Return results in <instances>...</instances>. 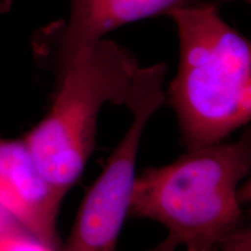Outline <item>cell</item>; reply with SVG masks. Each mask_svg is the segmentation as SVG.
I'll use <instances>...</instances> for the list:
<instances>
[{
	"label": "cell",
	"mask_w": 251,
	"mask_h": 251,
	"mask_svg": "<svg viewBox=\"0 0 251 251\" xmlns=\"http://www.w3.org/2000/svg\"><path fill=\"white\" fill-rule=\"evenodd\" d=\"M250 169L249 129L234 142L186 150L169 164L136 175L129 215L168 229L159 247L218 251L242 227L238 187Z\"/></svg>",
	"instance_id": "obj_1"
},
{
	"label": "cell",
	"mask_w": 251,
	"mask_h": 251,
	"mask_svg": "<svg viewBox=\"0 0 251 251\" xmlns=\"http://www.w3.org/2000/svg\"><path fill=\"white\" fill-rule=\"evenodd\" d=\"M177 25L179 65L166 96L186 150L224 142L251 119L250 42L197 1L168 13Z\"/></svg>",
	"instance_id": "obj_2"
},
{
	"label": "cell",
	"mask_w": 251,
	"mask_h": 251,
	"mask_svg": "<svg viewBox=\"0 0 251 251\" xmlns=\"http://www.w3.org/2000/svg\"><path fill=\"white\" fill-rule=\"evenodd\" d=\"M141 67L131 52L100 40L57 79L54 102L23 137L40 171L64 199L96 148L99 113L107 102L125 105Z\"/></svg>",
	"instance_id": "obj_3"
},
{
	"label": "cell",
	"mask_w": 251,
	"mask_h": 251,
	"mask_svg": "<svg viewBox=\"0 0 251 251\" xmlns=\"http://www.w3.org/2000/svg\"><path fill=\"white\" fill-rule=\"evenodd\" d=\"M165 75V63L141 68L126 103L133 117L130 127L87 191L67 242L58 251H117L122 227L129 215L144 128L166 100L163 90Z\"/></svg>",
	"instance_id": "obj_4"
},
{
	"label": "cell",
	"mask_w": 251,
	"mask_h": 251,
	"mask_svg": "<svg viewBox=\"0 0 251 251\" xmlns=\"http://www.w3.org/2000/svg\"><path fill=\"white\" fill-rule=\"evenodd\" d=\"M62 201L24 140L0 137V205L21 227L57 250L56 219Z\"/></svg>",
	"instance_id": "obj_5"
},
{
	"label": "cell",
	"mask_w": 251,
	"mask_h": 251,
	"mask_svg": "<svg viewBox=\"0 0 251 251\" xmlns=\"http://www.w3.org/2000/svg\"><path fill=\"white\" fill-rule=\"evenodd\" d=\"M68 21L54 29V65L57 79L109 31L197 0H69Z\"/></svg>",
	"instance_id": "obj_6"
},
{
	"label": "cell",
	"mask_w": 251,
	"mask_h": 251,
	"mask_svg": "<svg viewBox=\"0 0 251 251\" xmlns=\"http://www.w3.org/2000/svg\"><path fill=\"white\" fill-rule=\"evenodd\" d=\"M0 251H58L41 242L18 222L0 229Z\"/></svg>",
	"instance_id": "obj_7"
},
{
	"label": "cell",
	"mask_w": 251,
	"mask_h": 251,
	"mask_svg": "<svg viewBox=\"0 0 251 251\" xmlns=\"http://www.w3.org/2000/svg\"><path fill=\"white\" fill-rule=\"evenodd\" d=\"M221 251H251V231L249 227H241L231 234L220 247ZM149 251H176L171 248L157 246Z\"/></svg>",
	"instance_id": "obj_8"
}]
</instances>
